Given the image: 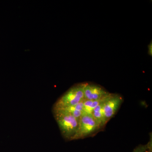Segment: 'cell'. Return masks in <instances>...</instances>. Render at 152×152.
I'll use <instances>...</instances> for the list:
<instances>
[{"instance_id": "cell-4", "label": "cell", "mask_w": 152, "mask_h": 152, "mask_svg": "<svg viewBox=\"0 0 152 152\" xmlns=\"http://www.w3.org/2000/svg\"><path fill=\"white\" fill-rule=\"evenodd\" d=\"M123 98L118 94H111L104 102L103 111L105 120L107 123L119 109L122 103Z\"/></svg>"}, {"instance_id": "cell-7", "label": "cell", "mask_w": 152, "mask_h": 152, "mask_svg": "<svg viewBox=\"0 0 152 152\" xmlns=\"http://www.w3.org/2000/svg\"><path fill=\"white\" fill-rule=\"evenodd\" d=\"M84 101L72 107L58 110H61L64 111L69 113L78 119H80L83 112Z\"/></svg>"}, {"instance_id": "cell-8", "label": "cell", "mask_w": 152, "mask_h": 152, "mask_svg": "<svg viewBox=\"0 0 152 152\" xmlns=\"http://www.w3.org/2000/svg\"><path fill=\"white\" fill-rule=\"evenodd\" d=\"M148 148V144L140 145L136 147L132 152H146Z\"/></svg>"}, {"instance_id": "cell-2", "label": "cell", "mask_w": 152, "mask_h": 152, "mask_svg": "<svg viewBox=\"0 0 152 152\" xmlns=\"http://www.w3.org/2000/svg\"><path fill=\"white\" fill-rule=\"evenodd\" d=\"M83 87L84 83H80L71 88L55 103L52 110L72 107L84 101Z\"/></svg>"}, {"instance_id": "cell-5", "label": "cell", "mask_w": 152, "mask_h": 152, "mask_svg": "<svg viewBox=\"0 0 152 152\" xmlns=\"http://www.w3.org/2000/svg\"><path fill=\"white\" fill-rule=\"evenodd\" d=\"M85 100L94 101L102 99L110 93L99 85L89 83H84Z\"/></svg>"}, {"instance_id": "cell-3", "label": "cell", "mask_w": 152, "mask_h": 152, "mask_svg": "<svg viewBox=\"0 0 152 152\" xmlns=\"http://www.w3.org/2000/svg\"><path fill=\"white\" fill-rule=\"evenodd\" d=\"M102 128L92 114L83 113L79 119L78 129L74 140L88 137Z\"/></svg>"}, {"instance_id": "cell-9", "label": "cell", "mask_w": 152, "mask_h": 152, "mask_svg": "<svg viewBox=\"0 0 152 152\" xmlns=\"http://www.w3.org/2000/svg\"><path fill=\"white\" fill-rule=\"evenodd\" d=\"M152 42H151V43L150 44V45H148V53L149 54L150 56H152Z\"/></svg>"}, {"instance_id": "cell-1", "label": "cell", "mask_w": 152, "mask_h": 152, "mask_svg": "<svg viewBox=\"0 0 152 152\" xmlns=\"http://www.w3.org/2000/svg\"><path fill=\"white\" fill-rule=\"evenodd\" d=\"M52 111L63 137L66 140H74L78 129L79 119L61 110Z\"/></svg>"}, {"instance_id": "cell-6", "label": "cell", "mask_w": 152, "mask_h": 152, "mask_svg": "<svg viewBox=\"0 0 152 152\" xmlns=\"http://www.w3.org/2000/svg\"><path fill=\"white\" fill-rule=\"evenodd\" d=\"M108 96H107L102 102H101L95 108L92 113V115L93 117L99 124L102 128H103L105 125L107 124L105 120L104 116L103 106L104 102Z\"/></svg>"}]
</instances>
